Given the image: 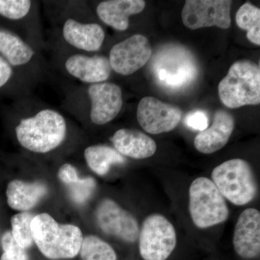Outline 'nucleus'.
<instances>
[{
  "label": "nucleus",
  "instance_id": "f257e3e1",
  "mask_svg": "<svg viewBox=\"0 0 260 260\" xmlns=\"http://www.w3.org/2000/svg\"><path fill=\"white\" fill-rule=\"evenodd\" d=\"M30 95L20 98L19 101L15 138L20 146L29 153H53L66 143L70 120L60 111Z\"/></svg>",
  "mask_w": 260,
  "mask_h": 260
},
{
  "label": "nucleus",
  "instance_id": "f03ea898",
  "mask_svg": "<svg viewBox=\"0 0 260 260\" xmlns=\"http://www.w3.org/2000/svg\"><path fill=\"white\" fill-rule=\"evenodd\" d=\"M52 13L54 39L51 47L85 53H97L106 40V32L100 23L91 20L84 1L54 3Z\"/></svg>",
  "mask_w": 260,
  "mask_h": 260
},
{
  "label": "nucleus",
  "instance_id": "7ed1b4c3",
  "mask_svg": "<svg viewBox=\"0 0 260 260\" xmlns=\"http://www.w3.org/2000/svg\"><path fill=\"white\" fill-rule=\"evenodd\" d=\"M62 108L78 120L93 125L107 124L119 115L123 107L122 90L111 82L63 87Z\"/></svg>",
  "mask_w": 260,
  "mask_h": 260
},
{
  "label": "nucleus",
  "instance_id": "20e7f679",
  "mask_svg": "<svg viewBox=\"0 0 260 260\" xmlns=\"http://www.w3.org/2000/svg\"><path fill=\"white\" fill-rule=\"evenodd\" d=\"M34 244L51 260L71 259L79 254L83 233L73 224H61L48 213L35 215L31 222Z\"/></svg>",
  "mask_w": 260,
  "mask_h": 260
},
{
  "label": "nucleus",
  "instance_id": "39448f33",
  "mask_svg": "<svg viewBox=\"0 0 260 260\" xmlns=\"http://www.w3.org/2000/svg\"><path fill=\"white\" fill-rule=\"evenodd\" d=\"M0 56L36 86L49 74V67L42 51L18 32L2 25Z\"/></svg>",
  "mask_w": 260,
  "mask_h": 260
},
{
  "label": "nucleus",
  "instance_id": "423d86ee",
  "mask_svg": "<svg viewBox=\"0 0 260 260\" xmlns=\"http://www.w3.org/2000/svg\"><path fill=\"white\" fill-rule=\"evenodd\" d=\"M220 101L225 107L237 109L260 103V70L250 60H239L231 67L218 85Z\"/></svg>",
  "mask_w": 260,
  "mask_h": 260
},
{
  "label": "nucleus",
  "instance_id": "0eeeda50",
  "mask_svg": "<svg viewBox=\"0 0 260 260\" xmlns=\"http://www.w3.org/2000/svg\"><path fill=\"white\" fill-rule=\"evenodd\" d=\"M211 177L223 198L237 206L251 203L257 194V181L252 168L243 159L223 162L213 169Z\"/></svg>",
  "mask_w": 260,
  "mask_h": 260
},
{
  "label": "nucleus",
  "instance_id": "6e6552de",
  "mask_svg": "<svg viewBox=\"0 0 260 260\" xmlns=\"http://www.w3.org/2000/svg\"><path fill=\"white\" fill-rule=\"evenodd\" d=\"M51 49L54 66L63 75L80 84L104 83L112 75V67L107 55L56 47H51Z\"/></svg>",
  "mask_w": 260,
  "mask_h": 260
},
{
  "label": "nucleus",
  "instance_id": "1a4fd4ad",
  "mask_svg": "<svg viewBox=\"0 0 260 260\" xmlns=\"http://www.w3.org/2000/svg\"><path fill=\"white\" fill-rule=\"evenodd\" d=\"M152 70L164 88L180 90L196 79L198 68L189 51L178 46H166L155 54Z\"/></svg>",
  "mask_w": 260,
  "mask_h": 260
},
{
  "label": "nucleus",
  "instance_id": "9d476101",
  "mask_svg": "<svg viewBox=\"0 0 260 260\" xmlns=\"http://www.w3.org/2000/svg\"><path fill=\"white\" fill-rule=\"evenodd\" d=\"M189 213L197 227L214 226L229 218V209L225 198L211 179L197 178L189 187Z\"/></svg>",
  "mask_w": 260,
  "mask_h": 260
},
{
  "label": "nucleus",
  "instance_id": "9b49d317",
  "mask_svg": "<svg viewBox=\"0 0 260 260\" xmlns=\"http://www.w3.org/2000/svg\"><path fill=\"white\" fill-rule=\"evenodd\" d=\"M139 251L144 260H167L177 246V233L172 223L160 214L145 219L139 233Z\"/></svg>",
  "mask_w": 260,
  "mask_h": 260
},
{
  "label": "nucleus",
  "instance_id": "f8f14e48",
  "mask_svg": "<svg viewBox=\"0 0 260 260\" xmlns=\"http://www.w3.org/2000/svg\"><path fill=\"white\" fill-rule=\"evenodd\" d=\"M0 16L16 24V32L42 51L47 48L39 3L31 0H0Z\"/></svg>",
  "mask_w": 260,
  "mask_h": 260
},
{
  "label": "nucleus",
  "instance_id": "ddd939ff",
  "mask_svg": "<svg viewBox=\"0 0 260 260\" xmlns=\"http://www.w3.org/2000/svg\"><path fill=\"white\" fill-rule=\"evenodd\" d=\"M232 3L229 0H186L181 12L183 23L191 30L211 26L229 28Z\"/></svg>",
  "mask_w": 260,
  "mask_h": 260
},
{
  "label": "nucleus",
  "instance_id": "4468645a",
  "mask_svg": "<svg viewBox=\"0 0 260 260\" xmlns=\"http://www.w3.org/2000/svg\"><path fill=\"white\" fill-rule=\"evenodd\" d=\"M98 225L104 234L133 244L139 237L138 220L133 214L121 208L114 200L105 198L95 210Z\"/></svg>",
  "mask_w": 260,
  "mask_h": 260
},
{
  "label": "nucleus",
  "instance_id": "2eb2a0df",
  "mask_svg": "<svg viewBox=\"0 0 260 260\" xmlns=\"http://www.w3.org/2000/svg\"><path fill=\"white\" fill-rule=\"evenodd\" d=\"M152 51L148 39L141 34H135L113 45L107 56L113 72L128 76L146 64Z\"/></svg>",
  "mask_w": 260,
  "mask_h": 260
},
{
  "label": "nucleus",
  "instance_id": "dca6fc26",
  "mask_svg": "<svg viewBox=\"0 0 260 260\" xmlns=\"http://www.w3.org/2000/svg\"><path fill=\"white\" fill-rule=\"evenodd\" d=\"M182 116L179 108L151 96L144 97L137 109V119L141 127L152 135L169 133L177 127Z\"/></svg>",
  "mask_w": 260,
  "mask_h": 260
},
{
  "label": "nucleus",
  "instance_id": "f3484780",
  "mask_svg": "<svg viewBox=\"0 0 260 260\" xmlns=\"http://www.w3.org/2000/svg\"><path fill=\"white\" fill-rule=\"evenodd\" d=\"M233 244L238 255L243 259H254L259 255V210L248 208L241 213L234 229Z\"/></svg>",
  "mask_w": 260,
  "mask_h": 260
},
{
  "label": "nucleus",
  "instance_id": "a211bd4d",
  "mask_svg": "<svg viewBox=\"0 0 260 260\" xmlns=\"http://www.w3.org/2000/svg\"><path fill=\"white\" fill-rule=\"evenodd\" d=\"M145 5L143 0H105L98 3L94 10L102 23L117 31H125L130 18L143 12Z\"/></svg>",
  "mask_w": 260,
  "mask_h": 260
},
{
  "label": "nucleus",
  "instance_id": "6ab92c4d",
  "mask_svg": "<svg viewBox=\"0 0 260 260\" xmlns=\"http://www.w3.org/2000/svg\"><path fill=\"white\" fill-rule=\"evenodd\" d=\"M235 127L232 114L224 110H218L214 116L211 126L200 132L194 138L195 148L204 154L218 151L227 144Z\"/></svg>",
  "mask_w": 260,
  "mask_h": 260
},
{
  "label": "nucleus",
  "instance_id": "aec40b11",
  "mask_svg": "<svg viewBox=\"0 0 260 260\" xmlns=\"http://www.w3.org/2000/svg\"><path fill=\"white\" fill-rule=\"evenodd\" d=\"M111 141L123 156L138 160L153 156L157 149L156 143L150 137L140 130L129 128L116 130Z\"/></svg>",
  "mask_w": 260,
  "mask_h": 260
},
{
  "label": "nucleus",
  "instance_id": "412c9836",
  "mask_svg": "<svg viewBox=\"0 0 260 260\" xmlns=\"http://www.w3.org/2000/svg\"><path fill=\"white\" fill-rule=\"evenodd\" d=\"M48 193V186L41 181L31 182L13 179L6 188L7 203L11 209L18 212H28L36 206Z\"/></svg>",
  "mask_w": 260,
  "mask_h": 260
},
{
  "label": "nucleus",
  "instance_id": "4be33fe9",
  "mask_svg": "<svg viewBox=\"0 0 260 260\" xmlns=\"http://www.w3.org/2000/svg\"><path fill=\"white\" fill-rule=\"evenodd\" d=\"M83 157L90 170L99 176L107 175L113 166L123 165L126 160L115 148L105 144L89 145Z\"/></svg>",
  "mask_w": 260,
  "mask_h": 260
},
{
  "label": "nucleus",
  "instance_id": "5701e85b",
  "mask_svg": "<svg viewBox=\"0 0 260 260\" xmlns=\"http://www.w3.org/2000/svg\"><path fill=\"white\" fill-rule=\"evenodd\" d=\"M239 28L247 31L246 37L256 45H260V10L251 3H245L236 15Z\"/></svg>",
  "mask_w": 260,
  "mask_h": 260
},
{
  "label": "nucleus",
  "instance_id": "b1692460",
  "mask_svg": "<svg viewBox=\"0 0 260 260\" xmlns=\"http://www.w3.org/2000/svg\"><path fill=\"white\" fill-rule=\"evenodd\" d=\"M79 254L81 260H117L114 248L94 235L83 237Z\"/></svg>",
  "mask_w": 260,
  "mask_h": 260
},
{
  "label": "nucleus",
  "instance_id": "393cba45",
  "mask_svg": "<svg viewBox=\"0 0 260 260\" xmlns=\"http://www.w3.org/2000/svg\"><path fill=\"white\" fill-rule=\"evenodd\" d=\"M34 216L30 212H20L13 215L10 219V232L13 239L26 250L34 244L31 233V222Z\"/></svg>",
  "mask_w": 260,
  "mask_h": 260
},
{
  "label": "nucleus",
  "instance_id": "a878e982",
  "mask_svg": "<svg viewBox=\"0 0 260 260\" xmlns=\"http://www.w3.org/2000/svg\"><path fill=\"white\" fill-rule=\"evenodd\" d=\"M66 186L72 200L78 204H83L93 195L96 188V181L91 177H80Z\"/></svg>",
  "mask_w": 260,
  "mask_h": 260
},
{
  "label": "nucleus",
  "instance_id": "bb28decb",
  "mask_svg": "<svg viewBox=\"0 0 260 260\" xmlns=\"http://www.w3.org/2000/svg\"><path fill=\"white\" fill-rule=\"evenodd\" d=\"M0 245L3 250L0 260H30L26 249L15 242L10 231H6L2 234Z\"/></svg>",
  "mask_w": 260,
  "mask_h": 260
},
{
  "label": "nucleus",
  "instance_id": "cd10ccee",
  "mask_svg": "<svg viewBox=\"0 0 260 260\" xmlns=\"http://www.w3.org/2000/svg\"><path fill=\"white\" fill-rule=\"evenodd\" d=\"M15 83L20 86L32 90L36 85L27 79L23 75L12 68L3 56H0V89L10 83Z\"/></svg>",
  "mask_w": 260,
  "mask_h": 260
},
{
  "label": "nucleus",
  "instance_id": "c85d7f7f",
  "mask_svg": "<svg viewBox=\"0 0 260 260\" xmlns=\"http://www.w3.org/2000/svg\"><path fill=\"white\" fill-rule=\"evenodd\" d=\"M186 126L197 131H203L208 126V118L203 111H195L186 116Z\"/></svg>",
  "mask_w": 260,
  "mask_h": 260
},
{
  "label": "nucleus",
  "instance_id": "c756f323",
  "mask_svg": "<svg viewBox=\"0 0 260 260\" xmlns=\"http://www.w3.org/2000/svg\"><path fill=\"white\" fill-rule=\"evenodd\" d=\"M58 177L65 186H68L79 179L80 177L78 169L74 165L65 162L59 167Z\"/></svg>",
  "mask_w": 260,
  "mask_h": 260
}]
</instances>
